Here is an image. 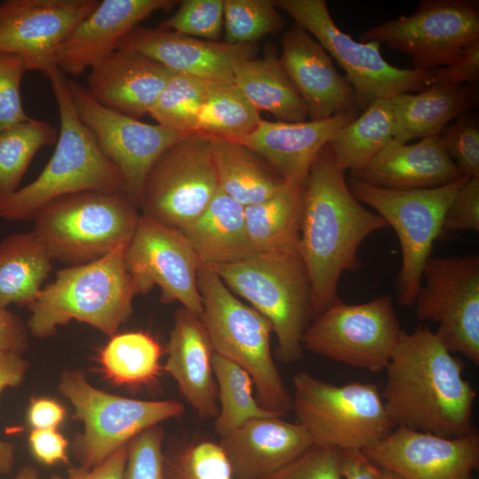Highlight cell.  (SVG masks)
Wrapping results in <instances>:
<instances>
[{
    "label": "cell",
    "instance_id": "f6af8a7d",
    "mask_svg": "<svg viewBox=\"0 0 479 479\" xmlns=\"http://www.w3.org/2000/svg\"><path fill=\"white\" fill-rule=\"evenodd\" d=\"M28 71L17 55L0 52V130L29 118L21 99L20 85Z\"/></svg>",
    "mask_w": 479,
    "mask_h": 479
},
{
    "label": "cell",
    "instance_id": "1f68e13d",
    "mask_svg": "<svg viewBox=\"0 0 479 479\" xmlns=\"http://www.w3.org/2000/svg\"><path fill=\"white\" fill-rule=\"evenodd\" d=\"M52 259L32 230L0 241V306H28L51 271Z\"/></svg>",
    "mask_w": 479,
    "mask_h": 479
},
{
    "label": "cell",
    "instance_id": "44dd1931",
    "mask_svg": "<svg viewBox=\"0 0 479 479\" xmlns=\"http://www.w3.org/2000/svg\"><path fill=\"white\" fill-rule=\"evenodd\" d=\"M279 59L310 121L359 110L351 86L339 74L330 55L304 28L294 24L284 33Z\"/></svg>",
    "mask_w": 479,
    "mask_h": 479
},
{
    "label": "cell",
    "instance_id": "7402d4cb",
    "mask_svg": "<svg viewBox=\"0 0 479 479\" xmlns=\"http://www.w3.org/2000/svg\"><path fill=\"white\" fill-rule=\"evenodd\" d=\"M171 0H103L82 20L54 56V65L66 75L79 76L117 50L132 28L158 10H167Z\"/></svg>",
    "mask_w": 479,
    "mask_h": 479
},
{
    "label": "cell",
    "instance_id": "ab89813d",
    "mask_svg": "<svg viewBox=\"0 0 479 479\" xmlns=\"http://www.w3.org/2000/svg\"><path fill=\"white\" fill-rule=\"evenodd\" d=\"M285 24L274 0H224L225 43L255 44Z\"/></svg>",
    "mask_w": 479,
    "mask_h": 479
},
{
    "label": "cell",
    "instance_id": "7dc6e473",
    "mask_svg": "<svg viewBox=\"0 0 479 479\" xmlns=\"http://www.w3.org/2000/svg\"><path fill=\"white\" fill-rule=\"evenodd\" d=\"M479 231V177H473L458 190L442 225V234Z\"/></svg>",
    "mask_w": 479,
    "mask_h": 479
},
{
    "label": "cell",
    "instance_id": "f546056e",
    "mask_svg": "<svg viewBox=\"0 0 479 479\" xmlns=\"http://www.w3.org/2000/svg\"><path fill=\"white\" fill-rule=\"evenodd\" d=\"M210 138L218 187L242 206L270 199L287 183L246 145L225 138Z\"/></svg>",
    "mask_w": 479,
    "mask_h": 479
},
{
    "label": "cell",
    "instance_id": "9c48e42d",
    "mask_svg": "<svg viewBox=\"0 0 479 479\" xmlns=\"http://www.w3.org/2000/svg\"><path fill=\"white\" fill-rule=\"evenodd\" d=\"M59 391L83 423L73 451L80 467L91 469L144 430L185 413L175 400L148 401L113 395L93 387L79 370L62 372Z\"/></svg>",
    "mask_w": 479,
    "mask_h": 479
},
{
    "label": "cell",
    "instance_id": "ba28073f",
    "mask_svg": "<svg viewBox=\"0 0 479 479\" xmlns=\"http://www.w3.org/2000/svg\"><path fill=\"white\" fill-rule=\"evenodd\" d=\"M293 385L292 411L314 444L363 451L395 428L374 384L337 386L302 372Z\"/></svg>",
    "mask_w": 479,
    "mask_h": 479
},
{
    "label": "cell",
    "instance_id": "f5cc1de1",
    "mask_svg": "<svg viewBox=\"0 0 479 479\" xmlns=\"http://www.w3.org/2000/svg\"><path fill=\"white\" fill-rule=\"evenodd\" d=\"M27 324L7 308L0 306V352L21 355L29 346Z\"/></svg>",
    "mask_w": 479,
    "mask_h": 479
},
{
    "label": "cell",
    "instance_id": "9f6ffc18",
    "mask_svg": "<svg viewBox=\"0 0 479 479\" xmlns=\"http://www.w3.org/2000/svg\"><path fill=\"white\" fill-rule=\"evenodd\" d=\"M14 479H41L38 471L31 466L21 467Z\"/></svg>",
    "mask_w": 479,
    "mask_h": 479
},
{
    "label": "cell",
    "instance_id": "2e32d148",
    "mask_svg": "<svg viewBox=\"0 0 479 479\" xmlns=\"http://www.w3.org/2000/svg\"><path fill=\"white\" fill-rule=\"evenodd\" d=\"M125 264L137 294H145L157 286L163 303L178 302L200 317L197 283L200 263L181 231L141 214L126 247Z\"/></svg>",
    "mask_w": 479,
    "mask_h": 479
},
{
    "label": "cell",
    "instance_id": "4fadbf2b",
    "mask_svg": "<svg viewBox=\"0 0 479 479\" xmlns=\"http://www.w3.org/2000/svg\"><path fill=\"white\" fill-rule=\"evenodd\" d=\"M359 38L384 43L408 55L413 69L431 71L455 63L479 41V11L469 0H423L412 14L373 26Z\"/></svg>",
    "mask_w": 479,
    "mask_h": 479
},
{
    "label": "cell",
    "instance_id": "484cf974",
    "mask_svg": "<svg viewBox=\"0 0 479 479\" xmlns=\"http://www.w3.org/2000/svg\"><path fill=\"white\" fill-rule=\"evenodd\" d=\"M349 177L395 190L435 188L464 177L439 135L410 145L391 142L370 161L350 170Z\"/></svg>",
    "mask_w": 479,
    "mask_h": 479
},
{
    "label": "cell",
    "instance_id": "7a4b0ae2",
    "mask_svg": "<svg viewBox=\"0 0 479 479\" xmlns=\"http://www.w3.org/2000/svg\"><path fill=\"white\" fill-rule=\"evenodd\" d=\"M345 173L326 145L303 187L299 250L310 282L314 317L339 299L342 274L360 268L357 250L363 240L389 227L355 198Z\"/></svg>",
    "mask_w": 479,
    "mask_h": 479
},
{
    "label": "cell",
    "instance_id": "db71d44e",
    "mask_svg": "<svg viewBox=\"0 0 479 479\" xmlns=\"http://www.w3.org/2000/svg\"><path fill=\"white\" fill-rule=\"evenodd\" d=\"M128 444L91 469L80 466L71 467L66 476L52 475L50 479H123L128 457Z\"/></svg>",
    "mask_w": 479,
    "mask_h": 479
},
{
    "label": "cell",
    "instance_id": "ee69618b",
    "mask_svg": "<svg viewBox=\"0 0 479 479\" xmlns=\"http://www.w3.org/2000/svg\"><path fill=\"white\" fill-rule=\"evenodd\" d=\"M163 437L162 428L156 425L129 442L123 479H165Z\"/></svg>",
    "mask_w": 479,
    "mask_h": 479
},
{
    "label": "cell",
    "instance_id": "e0dca14e",
    "mask_svg": "<svg viewBox=\"0 0 479 479\" xmlns=\"http://www.w3.org/2000/svg\"><path fill=\"white\" fill-rule=\"evenodd\" d=\"M68 88L80 120L119 169L130 198L139 208L144 182L151 167L167 148L188 135L106 107L75 80L68 79Z\"/></svg>",
    "mask_w": 479,
    "mask_h": 479
},
{
    "label": "cell",
    "instance_id": "b9f144b4",
    "mask_svg": "<svg viewBox=\"0 0 479 479\" xmlns=\"http://www.w3.org/2000/svg\"><path fill=\"white\" fill-rule=\"evenodd\" d=\"M160 27L191 37L219 42L224 29V0H185Z\"/></svg>",
    "mask_w": 479,
    "mask_h": 479
},
{
    "label": "cell",
    "instance_id": "8d00e7d4",
    "mask_svg": "<svg viewBox=\"0 0 479 479\" xmlns=\"http://www.w3.org/2000/svg\"><path fill=\"white\" fill-rule=\"evenodd\" d=\"M212 366L219 406L215 430L220 438L250 420L279 416L258 404L253 394L255 387L252 378L241 366L215 352L212 355Z\"/></svg>",
    "mask_w": 479,
    "mask_h": 479
},
{
    "label": "cell",
    "instance_id": "3957f363",
    "mask_svg": "<svg viewBox=\"0 0 479 479\" xmlns=\"http://www.w3.org/2000/svg\"><path fill=\"white\" fill-rule=\"evenodd\" d=\"M43 75L51 82L58 106L59 136L53 154L37 177L0 197V218L7 221L32 220L44 205L68 194L95 191L129 196L121 171L80 120L67 76L56 66Z\"/></svg>",
    "mask_w": 479,
    "mask_h": 479
},
{
    "label": "cell",
    "instance_id": "6da1fadb",
    "mask_svg": "<svg viewBox=\"0 0 479 479\" xmlns=\"http://www.w3.org/2000/svg\"><path fill=\"white\" fill-rule=\"evenodd\" d=\"M464 368L428 326L402 331L381 396L394 427L448 438L475 432V391L464 379Z\"/></svg>",
    "mask_w": 479,
    "mask_h": 479
},
{
    "label": "cell",
    "instance_id": "c3c4849f",
    "mask_svg": "<svg viewBox=\"0 0 479 479\" xmlns=\"http://www.w3.org/2000/svg\"><path fill=\"white\" fill-rule=\"evenodd\" d=\"M29 367V363L21 355L0 352V394L8 387L20 386ZM14 464V446L10 442L0 440V475L9 473Z\"/></svg>",
    "mask_w": 479,
    "mask_h": 479
},
{
    "label": "cell",
    "instance_id": "8fae6325",
    "mask_svg": "<svg viewBox=\"0 0 479 479\" xmlns=\"http://www.w3.org/2000/svg\"><path fill=\"white\" fill-rule=\"evenodd\" d=\"M295 24L310 33L345 72L360 111L373 102L429 86L431 71L399 68L381 56L378 42H357L341 30L325 0H274Z\"/></svg>",
    "mask_w": 479,
    "mask_h": 479
},
{
    "label": "cell",
    "instance_id": "603a6c76",
    "mask_svg": "<svg viewBox=\"0 0 479 479\" xmlns=\"http://www.w3.org/2000/svg\"><path fill=\"white\" fill-rule=\"evenodd\" d=\"M359 111L303 122L262 120L255 130L233 141L255 153L286 182L304 186L320 151L340 130L359 115Z\"/></svg>",
    "mask_w": 479,
    "mask_h": 479
},
{
    "label": "cell",
    "instance_id": "f35d334b",
    "mask_svg": "<svg viewBox=\"0 0 479 479\" xmlns=\"http://www.w3.org/2000/svg\"><path fill=\"white\" fill-rule=\"evenodd\" d=\"M209 82L194 76L174 74L149 115L163 127L184 135L194 134L199 113Z\"/></svg>",
    "mask_w": 479,
    "mask_h": 479
},
{
    "label": "cell",
    "instance_id": "60d3db41",
    "mask_svg": "<svg viewBox=\"0 0 479 479\" xmlns=\"http://www.w3.org/2000/svg\"><path fill=\"white\" fill-rule=\"evenodd\" d=\"M165 479H233L230 463L219 445L200 441L164 455Z\"/></svg>",
    "mask_w": 479,
    "mask_h": 479
},
{
    "label": "cell",
    "instance_id": "7c38bea8",
    "mask_svg": "<svg viewBox=\"0 0 479 479\" xmlns=\"http://www.w3.org/2000/svg\"><path fill=\"white\" fill-rule=\"evenodd\" d=\"M402 330L390 296L348 304L337 301L315 316L303 349L371 372L388 366Z\"/></svg>",
    "mask_w": 479,
    "mask_h": 479
},
{
    "label": "cell",
    "instance_id": "4316f807",
    "mask_svg": "<svg viewBox=\"0 0 479 479\" xmlns=\"http://www.w3.org/2000/svg\"><path fill=\"white\" fill-rule=\"evenodd\" d=\"M166 353L162 369L177 382L185 401L200 420L216 419L219 406L212 366L214 351L199 317L185 308L176 311Z\"/></svg>",
    "mask_w": 479,
    "mask_h": 479
},
{
    "label": "cell",
    "instance_id": "d6986e66",
    "mask_svg": "<svg viewBox=\"0 0 479 479\" xmlns=\"http://www.w3.org/2000/svg\"><path fill=\"white\" fill-rule=\"evenodd\" d=\"M374 464L404 479H473L479 467V436L448 438L397 427L362 451Z\"/></svg>",
    "mask_w": 479,
    "mask_h": 479
},
{
    "label": "cell",
    "instance_id": "d590c367",
    "mask_svg": "<svg viewBox=\"0 0 479 479\" xmlns=\"http://www.w3.org/2000/svg\"><path fill=\"white\" fill-rule=\"evenodd\" d=\"M262 120L233 83L209 82L194 134L235 140L255 130Z\"/></svg>",
    "mask_w": 479,
    "mask_h": 479
},
{
    "label": "cell",
    "instance_id": "f1b7e54d",
    "mask_svg": "<svg viewBox=\"0 0 479 479\" xmlns=\"http://www.w3.org/2000/svg\"><path fill=\"white\" fill-rule=\"evenodd\" d=\"M394 115L393 143L436 136L453 120L468 112L472 93L466 85H430L416 93L390 98Z\"/></svg>",
    "mask_w": 479,
    "mask_h": 479
},
{
    "label": "cell",
    "instance_id": "52a82bcc",
    "mask_svg": "<svg viewBox=\"0 0 479 479\" xmlns=\"http://www.w3.org/2000/svg\"><path fill=\"white\" fill-rule=\"evenodd\" d=\"M137 209L123 193L68 194L36 212L33 231L52 261L83 264L129 244L140 216Z\"/></svg>",
    "mask_w": 479,
    "mask_h": 479
},
{
    "label": "cell",
    "instance_id": "ac0fdd59",
    "mask_svg": "<svg viewBox=\"0 0 479 479\" xmlns=\"http://www.w3.org/2000/svg\"><path fill=\"white\" fill-rule=\"evenodd\" d=\"M99 0H6L0 4V52L44 74L59 47Z\"/></svg>",
    "mask_w": 479,
    "mask_h": 479
},
{
    "label": "cell",
    "instance_id": "83f0119b",
    "mask_svg": "<svg viewBox=\"0 0 479 479\" xmlns=\"http://www.w3.org/2000/svg\"><path fill=\"white\" fill-rule=\"evenodd\" d=\"M181 232L200 265L229 264L255 255L247 236L245 207L220 189L201 215Z\"/></svg>",
    "mask_w": 479,
    "mask_h": 479
},
{
    "label": "cell",
    "instance_id": "30bf717a",
    "mask_svg": "<svg viewBox=\"0 0 479 479\" xmlns=\"http://www.w3.org/2000/svg\"><path fill=\"white\" fill-rule=\"evenodd\" d=\"M467 179L417 190L388 189L350 177L347 179L355 198L375 209L398 237L402 267L396 291L400 304L413 307L433 243L442 235L445 213Z\"/></svg>",
    "mask_w": 479,
    "mask_h": 479
},
{
    "label": "cell",
    "instance_id": "e575fe53",
    "mask_svg": "<svg viewBox=\"0 0 479 479\" xmlns=\"http://www.w3.org/2000/svg\"><path fill=\"white\" fill-rule=\"evenodd\" d=\"M97 361L104 376L118 386L149 384L160 375L161 348L148 333L130 331L110 336Z\"/></svg>",
    "mask_w": 479,
    "mask_h": 479
},
{
    "label": "cell",
    "instance_id": "836d02e7",
    "mask_svg": "<svg viewBox=\"0 0 479 479\" xmlns=\"http://www.w3.org/2000/svg\"><path fill=\"white\" fill-rule=\"evenodd\" d=\"M394 115L390 98L373 102L340 130L327 146L345 171L362 166L393 140Z\"/></svg>",
    "mask_w": 479,
    "mask_h": 479
},
{
    "label": "cell",
    "instance_id": "4dcf8cb0",
    "mask_svg": "<svg viewBox=\"0 0 479 479\" xmlns=\"http://www.w3.org/2000/svg\"><path fill=\"white\" fill-rule=\"evenodd\" d=\"M233 84L260 113H269L278 122H303L309 117L304 102L274 51H268L262 59L238 62Z\"/></svg>",
    "mask_w": 479,
    "mask_h": 479
},
{
    "label": "cell",
    "instance_id": "7bdbcfd3",
    "mask_svg": "<svg viewBox=\"0 0 479 479\" xmlns=\"http://www.w3.org/2000/svg\"><path fill=\"white\" fill-rule=\"evenodd\" d=\"M450 158L463 177H479V125L467 113L449 123L439 134Z\"/></svg>",
    "mask_w": 479,
    "mask_h": 479
},
{
    "label": "cell",
    "instance_id": "d6a6232c",
    "mask_svg": "<svg viewBox=\"0 0 479 479\" xmlns=\"http://www.w3.org/2000/svg\"><path fill=\"white\" fill-rule=\"evenodd\" d=\"M303 187L287 182L270 199L245 207L247 236L255 254L299 250Z\"/></svg>",
    "mask_w": 479,
    "mask_h": 479
},
{
    "label": "cell",
    "instance_id": "ffe728a7",
    "mask_svg": "<svg viewBox=\"0 0 479 479\" xmlns=\"http://www.w3.org/2000/svg\"><path fill=\"white\" fill-rule=\"evenodd\" d=\"M117 49L138 51L177 74L208 82L233 83L234 66L255 57V44H228L185 35L162 27L137 26Z\"/></svg>",
    "mask_w": 479,
    "mask_h": 479
},
{
    "label": "cell",
    "instance_id": "681fc988",
    "mask_svg": "<svg viewBox=\"0 0 479 479\" xmlns=\"http://www.w3.org/2000/svg\"><path fill=\"white\" fill-rule=\"evenodd\" d=\"M479 79V41L470 44L455 63L432 70L430 85H464Z\"/></svg>",
    "mask_w": 479,
    "mask_h": 479
},
{
    "label": "cell",
    "instance_id": "5b68a950",
    "mask_svg": "<svg viewBox=\"0 0 479 479\" xmlns=\"http://www.w3.org/2000/svg\"><path fill=\"white\" fill-rule=\"evenodd\" d=\"M201 298L200 317L213 351L248 373L255 398L265 410L284 417L293 409L271 351V323L254 308L240 302L208 266L197 274Z\"/></svg>",
    "mask_w": 479,
    "mask_h": 479
},
{
    "label": "cell",
    "instance_id": "5bb4252c",
    "mask_svg": "<svg viewBox=\"0 0 479 479\" xmlns=\"http://www.w3.org/2000/svg\"><path fill=\"white\" fill-rule=\"evenodd\" d=\"M218 190L211 138L191 134L154 161L144 182L139 208L181 231L201 215Z\"/></svg>",
    "mask_w": 479,
    "mask_h": 479
},
{
    "label": "cell",
    "instance_id": "9a60e30c",
    "mask_svg": "<svg viewBox=\"0 0 479 479\" xmlns=\"http://www.w3.org/2000/svg\"><path fill=\"white\" fill-rule=\"evenodd\" d=\"M414 305L418 319L437 325L452 352L479 364V257H432L423 269Z\"/></svg>",
    "mask_w": 479,
    "mask_h": 479
},
{
    "label": "cell",
    "instance_id": "277c9868",
    "mask_svg": "<svg viewBox=\"0 0 479 479\" xmlns=\"http://www.w3.org/2000/svg\"><path fill=\"white\" fill-rule=\"evenodd\" d=\"M126 246L96 261L57 271L27 308V326L38 339L56 334L60 326L76 320L112 336L131 312L137 293L125 264Z\"/></svg>",
    "mask_w": 479,
    "mask_h": 479
},
{
    "label": "cell",
    "instance_id": "bcb514c9",
    "mask_svg": "<svg viewBox=\"0 0 479 479\" xmlns=\"http://www.w3.org/2000/svg\"><path fill=\"white\" fill-rule=\"evenodd\" d=\"M340 451L313 444L267 479H343Z\"/></svg>",
    "mask_w": 479,
    "mask_h": 479
},
{
    "label": "cell",
    "instance_id": "d4e9b609",
    "mask_svg": "<svg viewBox=\"0 0 479 479\" xmlns=\"http://www.w3.org/2000/svg\"><path fill=\"white\" fill-rule=\"evenodd\" d=\"M174 74L138 51L117 49L90 69L86 88L102 106L138 119L149 114Z\"/></svg>",
    "mask_w": 479,
    "mask_h": 479
},
{
    "label": "cell",
    "instance_id": "11a10c76",
    "mask_svg": "<svg viewBox=\"0 0 479 479\" xmlns=\"http://www.w3.org/2000/svg\"><path fill=\"white\" fill-rule=\"evenodd\" d=\"M65 414V408L56 400L34 397L30 399L27 419L32 429H56L63 421Z\"/></svg>",
    "mask_w": 479,
    "mask_h": 479
},
{
    "label": "cell",
    "instance_id": "74e56055",
    "mask_svg": "<svg viewBox=\"0 0 479 479\" xmlns=\"http://www.w3.org/2000/svg\"><path fill=\"white\" fill-rule=\"evenodd\" d=\"M58 136L51 123L31 117L0 130V197L20 189L35 154L55 145Z\"/></svg>",
    "mask_w": 479,
    "mask_h": 479
},
{
    "label": "cell",
    "instance_id": "816d5d0a",
    "mask_svg": "<svg viewBox=\"0 0 479 479\" xmlns=\"http://www.w3.org/2000/svg\"><path fill=\"white\" fill-rule=\"evenodd\" d=\"M343 479H404L395 471L372 462L359 450L340 451Z\"/></svg>",
    "mask_w": 479,
    "mask_h": 479
},
{
    "label": "cell",
    "instance_id": "f907efd6",
    "mask_svg": "<svg viewBox=\"0 0 479 479\" xmlns=\"http://www.w3.org/2000/svg\"><path fill=\"white\" fill-rule=\"evenodd\" d=\"M28 443L33 455L40 462L51 466L58 462L69 464L67 440L55 428L32 429Z\"/></svg>",
    "mask_w": 479,
    "mask_h": 479
},
{
    "label": "cell",
    "instance_id": "cb8c5ba5",
    "mask_svg": "<svg viewBox=\"0 0 479 479\" xmlns=\"http://www.w3.org/2000/svg\"><path fill=\"white\" fill-rule=\"evenodd\" d=\"M282 418L253 419L220 438L233 479H267L314 444L302 425Z\"/></svg>",
    "mask_w": 479,
    "mask_h": 479
},
{
    "label": "cell",
    "instance_id": "8992f818",
    "mask_svg": "<svg viewBox=\"0 0 479 479\" xmlns=\"http://www.w3.org/2000/svg\"><path fill=\"white\" fill-rule=\"evenodd\" d=\"M210 268L271 323L278 340L277 358L300 361L302 336L314 317L310 282L300 251L258 253Z\"/></svg>",
    "mask_w": 479,
    "mask_h": 479
}]
</instances>
